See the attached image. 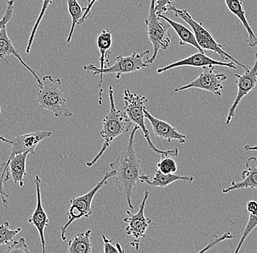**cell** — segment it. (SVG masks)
Masks as SVG:
<instances>
[{
	"mask_svg": "<svg viewBox=\"0 0 257 253\" xmlns=\"http://www.w3.org/2000/svg\"><path fill=\"white\" fill-rule=\"evenodd\" d=\"M139 127L136 126L130 133L127 145L123 147L117 155L110 167L115 173V183L117 188L126 197L128 207L134 209L132 201L133 189L138 182L146 183L150 180V176L145 174L141 166V160L137 157L135 150V137Z\"/></svg>",
	"mask_w": 257,
	"mask_h": 253,
	"instance_id": "cell-1",
	"label": "cell"
},
{
	"mask_svg": "<svg viewBox=\"0 0 257 253\" xmlns=\"http://www.w3.org/2000/svg\"><path fill=\"white\" fill-rule=\"evenodd\" d=\"M108 95L110 110L102 121V127L100 131V136L104 139L103 145L94 158L86 163L88 167L94 166L100 159L118 136L128 132L133 123L125 112L117 110L112 86H109Z\"/></svg>",
	"mask_w": 257,
	"mask_h": 253,
	"instance_id": "cell-2",
	"label": "cell"
},
{
	"mask_svg": "<svg viewBox=\"0 0 257 253\" xmlns=\"http://www.w3.org/2000/svg\"><path fill=\"white\" fill-rule=\"evenodd\" d=\"M42 85L37 86V100L40 108L51 112L56 118L64 117L70 118L73 113L67 107V100L60 89L62 81L51 75H46L41 78Z\"/></svg>",
	"mask_w": 257,
	"mask_h": 253,
	"instance_id": "cell-3",
	"label": "cell"
},
{
	"mask_svg": "<svg viewBox=\"0 0 257 253\" xmlns=\"http://www.w3.org/2000/svg\"><path fill=\"white\" fill-rule=\"evenodd\" d=\"M148 99L141 94L132 93L128 89L123 91V102H124V112L128 115L132 122L138 126L144 133L145 138L147 141L149 148L154 153L163 156L177 157L179 153V150L177 147L169 150H161L157 148L153 143L150 137L149 129L145 124V109L148 102Z\"/></svg>",
	"mask_w": 257,
	"mask_h": 253,
	"instance_id": "cell-4",
	"label": "cell"
},
{
	"mask_svg": "<svg viewBox=\"0 0 257 253\" xmlns=\"http://www.w3.org/2000/svg\"><path fill=\"white\" fill-rule=\"evenodd\" d=\"M151 51L149 50L143 51L141 53H133L132 55L128 57H123V56H118L116 58L115 64L112 66H109L104 69H99L94 65H85L83 67L84 70L91 72L94 75H99V81L98 83L99 86V104H102V94H103V89H102V81H103V75L105 74H114L115 78L119 80L120 77L124 74L135 73V72L139 71L142 69L146 68L149 65L146 64L144 61V57L149 55Z\"/></svg>",
	"mask_w": 257,
	"mask_h": 253,
	"instance_id": "cell-5",
	"label": "cell"
},
{
	"mask_svg": "<svg viewBox=\"0 0 257 253\" xmlns=\"http://www.w3.org/2000/svg\"><path fill=\"white\" fill-rule=\"evenodd\" d=\"M170 11H173L176 17L182 19L184 22H186L191 29L192 30L193 33L195 36L196 41L198 43L202 50H208V51H213L218 54L224 62H228L230 60L231 62H234L237 66L243 69L245 71L249 70L250 67L248 66L243 65L237 60L235 58L232 57L230 54L222 49L221 44L217 43L216 40L213 38V35L209 32L206 28L203 26V24L201 22H197L193 19L191 14H189L187 10L178 9L175 7L174 6H172L170 9Z\"/></svg>",
	"mask_w": 257,
	"mask_h": 253,
	"instance_id": "cell-6",
	"label": "cell"
},
{
	"mask_svg": "<svg viewBox=\"0 0 257 253\" xmlns=\"http://www.w3.org/2000/svg\"><path fill=\"white\" fill-rule=\"evenodd\" d=\"M115 176V173L113 171L106 172L104 173L103 178L97 182L95 186L90 190L88 193L83 196L75 197L70 200V206L67 213L68 220L61 228V238L62 241H66L67 239L66 233H67V229L74 221L80 220L81 218H88L93 214L91 204L94 196L97 192L107 184V180Z\"/></svg>",
	"mask_w": 257,
	"mask_h": 253,
	"instance_id": "cell-7",
	"label": "cell"
},
{
	"mask_svg": "<svg viewBox=\"0 0 257 253\" xmlns=\"http://www.w3.org/2000/svg\"><path fill=\"white\" fill-rule=\"evenodd\" d=\"M145 22L147 27L146 35L154 48L152 57L148 58L145 62L148 65H152L157 59L160 50L167 51L170 48L172 42L171 35L168 30L171 27L170 25H165L160 20L155 11V0L150 1L149 17Z\"/></svg>",
	"mask_w": 257,
	"mask_h": 253,
	"instance_id": "cell-8",
	"label": "cell"
},
{
	"mask_svg": "<svg viewBox=\"0 0 257 253\" xmlns=\"http://www.w3.org/2000/svg\"><path fill=\"white\" fill-rule=\"evenodd\" d=\"M149 197V192L146 190L138 212L136 214H132L130 211L127 210L126 212L128 217L123 218V222L128 223L127 226L125 228L126 233L128 236L133 238V241L130 242V245L137 251L139 250L141 241L146 238L147 229L152 222V219L146 217L144 214L145 207Z\"/></svg>",
	"mask_w": 257,
	"mask_h": 253,
	"instance_id": "cell-9",
	"label": "cell"
},
{
	"mask_svg": "<svg viewBox=\"0 0 257 253\" xmlns=\"http://www.w3.org/2000/svg\"><path fill=\"white\" fill-rule=\"evenodd\" d=\"M215 69L216 67L204 69V71L197 78L185 86L176 88L175 92L198 89L212 93L217 97H221L222 90L224 89L223 83L227 79V76L224 73H215Z\"/></svg>",
	"mask_w": 257,
	"mask_h": 253,
	"instance_id": "cell-10",
	"label": "cell"
},
{
	"mask_svg": "<svg viewBox=\"0 0 257 253\" xmlns=\"http://www.w3.org/2000/svg\"><path fill=\"white\" fill-rule=\"evenodd\" d=\"M236 78L235 83L237 86V94L235 98L233 101L232 105L229 107L226 116V125H229L233 118L235 115L236 110L238 107L242 99L248 95L250 91L256 88L257 83V53L255 54V62L253 65L249 68V70L245 71V73L240 74H233Z\"/></svg>",
	"mask_w": 257,
	"mask_h": 253,
	"instance_id": "cell-11",
	"label": "cell"
},
{
	"mask_svg": "<svg viewBox=\"0 0 257 253\" xmlns=\"http://www.w3.org/2000/svg\"><path fill=\"white\" fill-rule=\"evenodd\" d=\"M181 67H201L203 69L212 67H225L232 69V70L237 69V65L234 62L217 61L216 59L208 57L205 53L198 51V53L192 54L184 59L173 62L165 67H161L157 70V74H162L172 70V69Z\"/></svg>",
	"mask_w": 257,
	"mask_h": 253,
	"instance_id": "cell-12",
	"label": "cell"
},
{
	"mask_svg": "<svg viewBox=\"0 0 257 253\" xmlns=\"http://www.w3.org/2000/svg\"><path fill=\"white\" fill-rule=\"evenodd\" d=\"M53 133L49 131H35L28 134L17 135L11 140V155L29 153L35 155V150L42 141L50 138Z\"/></svg>",
	"mask_w": 257,
	"mask_h": 253,
	"instance_id": "cell-13",
	"label": "cell"
},
{
	"mask_svg": "<svg viewBox=\"0 0 257 253\" xmlns=\"http://www.w3.org/2000/svg\"><path fill=\"white\" fill-rule=\"evenodd\" d=\"M35 188L37 193V205L35 211L32 213L31 217L28 219V222L36 228L39 233L40 242L43 253H46V243L45 238V228L49 225V218L47 213L43 208L41 196V180L38 175L35 177Z\"/></svg>",
	"mask_w": 257,
	"mask_h": 253,
	"instance_id": "cell-14",
	"label": "cell"
},
{
	"mask_svg": "<svg viewBox=\"0 0 257 253\" xmlns=\"http://www.w3.org/2000/svg\"><path fill=\"white\" fill-rule=\"evenodd\" d=\"M144 113L145 118H147L152 124L153 131L157 137L165 139L168 142L177 140L179 142V143H186V136L180 133L174 126H172L166 121H162V120L158 119V118L153 116L149 113L147 108L145 109Z\"/></svg>",
	"mask_w": 257,
	"mask_h": 253,
	"instance_id": "cell-15",
	"label": "cell"
},
{
	"mask_svg": "<svg viewBox=\"0 0 257 253\" xmlns=\"http://www.w3.org/2000/svg\"><path fill=\"white\" fill-rule=\"evenodd\" d=\"M257 158L256 156L249 157L245 163V169L242 171V180L240 182H232L231 185L222 190L223 193H228L232 190L240 189H257Z\"/></svg>",
	"mask_w": 257,
	"mask_h": 253,
	"instance_id": "cell-16",
	"label": "cell"
},
{
	"mask_svg": "<svg viewBox=\"0 0 257 253\" xmlns=\"http://www.w3.org/2000/svg\"><path fill=\"white\" fill-rule=\"evenodd\" d=\"M6 56H13L16 58L19 62H21L22 65L25 67L26 69L29 70L32 75L35 78V81L37 82V86H40L42 85L41 78L38 77L37 75L35 70L31 68L23 60L20 54H19L18 49H16L15 46H14V43H12L11 40L10 39L7 33V29L6 27L3 28L2 30V33L0 34V59H3L6 63H8V61L6 60Z\"/></svg>",
	"mask_w": 257,
	"mask_h": 253,
	"instance_id": "cell-17",
	"label": "cell"
},
{
	"mask_svg": "<svg viewBox=\"0 0 257 253\" xmlns=\"http://www.w3.org/2000/svg\"><path fill=\"white\" fill-rule=\"evenodd\" d=\"M226 8L232 14H234L240 20L247 33V43L251 48L257 46V37L253 33L250 25L245 17V12L242 8V3L240 0H224Z\"/></svg>",
	"mask_w": 257,
	"mask_h": 253,
	"instance_id": "cell-18",
	"label": "cell"
},
{
	"mask_svg": "<svg viewBox=\"0 0 257 253\" xmlns=\"http://www.w3.org/2000/svg\"><path fill=\"white\" fill-rule=\"evenodd\" d=\"M29 153H19L14 155H10L8 158L9 162V172L11 178L14 183L17 184L21 188H24V178L27 174L26 163Z\"/></svg>",
	"mask_w": 257,
	"mask_h": 253,
	"instance_id": "cell-19",
	"label": "cell"
},
{
	"mask_svg": "<svg viewBox=\"0 0 257 253\" xmlns=\"http://www.w3.org/2000/svg\"><path fill=\"white\" fill-rule=\"evenodd\" d=\"M158 17L162 19V20L165 21L174 30L178 38H179L180 46H185L189 45V46H192L193 47L198 50V51H200V52L205 53L204 52V50L201 49L200 46H199L198 43L196 41L194 34L190 30H189L187 27L181 25V24L178 23V22L172 20L171 19L166 17L164 14L159 15Z\"/></svg>",
	"mask_w": 257,
	"mask_h": 253,
	"instance_id": "cell-20",
	"label": "cell"
},
{
	"mask_svg": "<svg viewBox=\"0 0 257 253\" xmlns=\"http://www.w3.org/2000/svg\"><path fill=\"white\" fill-rule=\"evenodd\" d=\"M112 43V34L110 30H102L96 41L100 57L99 58V69L110 66V54Z\"/></svg>",
	"mask_w": 257,
	"mask_h": 253,
	"instance_id": "cell-21",
	"label": "cell"
},
{
	"mask_svg": "<svg viewBox=\"0 0 257 253\" xmlns=\"http://www.w3.org/2000/svg\"><path fill=\"white\" fill-rule=\"evenodd\" d=\"M91 233H92V230L88 229L86 231L77 233L73 238L69 241L67 252H92L93 244L91 240Z\"/></svg>",
	"mask_w": 257,
	"mask_h": 253,
	"instance_id": "cell-22",
	"label": "cell"
},
{
	"mask_svg": "<svg viewBox=\"0 0 257 253\" xmlns=\"http://www.w3.org/2000/svg\"><path fill=\"white\" fill-rule=\"evenodd\" d=\"M184 181V182L192 183L194 181V177L192 176L178 175L176 174H165L157 169L155 171L152 180L146 181V184L150 185L152 188H165L168 185H171L176 181Z\"/></svg>",
	"mask_w": 257,
	"mask_h": 253,
	"instance_id": "cell-23",
	"label": "cell"
},
{
	"mask_svg": "<svg viewBox=\"0 0 257 253\" xmlns=\"http://www.w3.org/2000/svg\"><path fill=\"white\" fill-rule=\"evenodd\" d=\"M67 7H68L70 17H71L72 25L66 43H70L74 32H75V27L76 25H79L80 20L84 15L86 7L82 8L78 3V0H67Z\"/></svg>",
	"mask_w": 257,
	"mask_h": 253,
	"instance_id": "cell-24",
	"label": "cell"
},
{
	"mask_svg": "<svg viewBox=\"0 0 257 253\" xmlns=\"http://www.w3.org/2000/svg\"><path fill=\"white\" fill-rule=\"evenodd\" d=\"M11 180V175L9 172V162L2 163L0 164V196H1L3 205L6 209L8 207V198L9 195L5 190L4 183Z\"/></svg>",
	"mask_w": 257,
	"mask_h": 253,
	"instance_id": "cell-25",
	"label": "cell"
},
{
	"mask_svg": "<svg viewBox=\"0 0 257 253\" xmlns=\"http://www.w3.org/2000/svg\"><path fill=\"white\" fill-rule=\"evenodd\" d=\"M54 1V0H41V10H40L39 16H38V19H37L36 22H35V25L33 26V28H32L30 38H29L28 43H27V49H26V53H27V54H30V51H31L32 44H33L34 40H35V35H36L37 32H38L40 22L43 20L45 14H46L48 6L52 4Z\"/></svg>",
	"mask_w": 257,
	"mask_h": 253,
	"instance_id": "cell-26",
	"label": "cell"
},
{
	"mask_svg": "<svg viewBox=\"0 0 257 253\" xmlns=\"http://www.w3.org/2000/svg\"><path fill=\"white\" fill-rule=\"evenodd\" d=\"M22 231V228L11 229L9 222L6 221L0 224V245H8L14 240V237Z\"/></svg>",
	"mask_w": 257,
	"mask_h": 253,
	"instance_id": "cell-27",
	"label": "cell"
},
{
	"mask_svg": "<svg viewBox=\"0 0 257 253\" xmlns=\"http://www.w3.org/2000/svg\"><path fill=\"white\" fill-rule=\"evenodd\" d=\"M257 226V212L254 214H251L249 213L248 220L247 222L246 225H245V228H244L243 232H242V236L240 238L238 244L237 245L234 252H239L241 247H242V244L245 242L246 240L247 237L249 236L250 233L253 231V229L256 228Z\"/></svg>",
	"mask_w": 257,
	"mask_h": 253,
	"instance_id": "cell-28",
	"label": "cell"
},
{
	"mask_svg": "<svg viewBox=\"0 0 257 253\" xmlns=\"http://www.w3.org/2000/svg\"><path fill=\"white\" fill-rule=\"evenodd\" d=\"M172 156L161 155L160 162L157 163V169L165 174H175L178 169L176 161Z\"/></svg>",
	"mask_w": 257,
	"mask_h": 253,
	"instance_id": "cell-29",
	"label": "cell"
},
{
	"mask_svg": "<svg viewBox=\"0 0 257 253\" xmlns=\"http://www.w3.org/2000/svg\"><path fill=\"white\" fill-rule=\"evenodd\" d=\"M235 238V236L232 235L231 232H225L223 234L221 235H213L210 237V240H209L208 244L204 247L203 249H201L200 251V253L207 252L209 249L211 248L214 247L215 246L227 239H232V238Z\"/></svg>",
	"mask_w": 257,
	"mask_h": 253,
	"instance_id": "cell-30",
	"label": "cell"
},
{
	"mask_svg": "<svg viewBox=\"0 0 257 253\" xmlns=\"http://www.w3.org/2000/svg\"><path fill=\"white\" fill-rule=\"evenodd\" d=\"M6 252L8 253H30L28 246L26 243V240L24 238H19L17 241H13L8 244V249H6Z\"/></svg>",
	"mask_w": 257,
	"mask_h": 253,
	"instance_id": "cell-31",
	"label": "cell"
},
{
	"mask_svg": "<svg viewBox=\"0 0 257 253\" xmlns=\"http://www.w3.org/2000/svg\"><path fill=\"white\" fill-rule=\"evenodd\" d=\"M14 3H15L14 0H9V1H8L6 12H5L4 15H3V18L0 20V34H1L3 28L6 27L8 24L11 22V19H12L14 11Z\"/></svg>",
	"mask_w": 257,
	"mask_h": 253,
	"instance_id": "cell-32",
	"label": "cell"
},
{
	"mask_svg": "<svg viewBox=\"0 0 257 253\" xmlns=\"http://www.w3.org/2000/svg\"><path fill=\"white\" fill-rule=\"evenodd\" d=\"M174 0H155V11L157 16L170 11V8L173 6Z\"/></svg>",
	"mask_w": 257,
	"mask_h": 253,
	"instance_id": "cell-33",
	"label": "cell"
},
{
	"mask_svg": "<svg viewBox=\"0 0 257 253\" xmlns=\"http://www.w3.org/2000/svg\"><path fill=\"white\" fill-rule=\"evenodd\" d=\"M102 238L103 240L104 252H118L116 245L114 246L112 244V239H109L106 237L105 235H102Z\"/></svg>",
	"mask_w": 257,
	"mask_h": 253,
	"instance_id": "cell-34",
	"label": "cell"
},
{
	"mask_svg": "<svg viewBox=\"0 0 257 253\" xmlns=\"http://www.w3.org/2000/svg\"><path fill=\"white\" fill-rule=\"evenodd\" d=\"M98 1H99V0H94L93 3H91V6H88V7H86V11H85L84 13V15H83V18H82L81 20H80L79 25H83V24L84 23L86 20H87L88 18L90 17V15H91V9H92L94 5L96 3H97Z\"/></svg>",
	"mask_w": 257,
	"mask_h": 253,
	"instance_id": "cell-35",
	"label": "cell"
},
{
	"mask_svg": "<svg viewBox=\"0 0 257 253\" xmlns=\"http://www.w3.org/2000/svg\"><path fill=\"white\" fill-rule=\"evenodd\" d=\"M247 210L249 213L254 214L257 212V201H249L247 202Z\"/></svg>",
	"mask_w": 257,
	"mask_h": 253,
	"instance_id": "cell-36",
	"label": "cell"
},
{
	"mask_svg": "<svg viewBox=\"0 0 257 253\" xmlns=\"http://www.w3.org/2000/svg\"><path fill=\"white\" fill-rule=\"evenodd\" d=\"M244 150L245 151H257V145H253V146H251L250 145H246L244 146Z\"/></svg>",
	"mask_w": 257,
	"mask_h": 253,
	"instance_id": "cell-37",
	"label": "cell"
},
{
	"mask_svg": "<svg viewBox=\"0 0 257 253\" xmlns=\"http://www.w3.org/2000/svg\"><path fill=\"white\" fill-rule=\"evenodd\" d=\"M1 110L2 107L1 105H0V114H1ZM0 141H3V142H6V143L10 144L11 145V140H9V139H7L5 138V137H2V136H0Z\"/></svg>",
	"mask_w": 257,
	"mask_h": 253,
	"instance_id": "cell-38",
	"label": "cell"
},
{
	"mask_svg": "<svg viewBox=\"0 0 257 253\" xmlns=\"http://www.w3.org/2000/svg\"><path fill=\"white\" fill-rule=\"evenodd\" d=\"M116 246L117 249H118V252H125L124 249H123V247H122L121 245H120L119 243H116Z\"/></svg>",
	"mask_w": 257,
	"mask_h": 253,
	"instance_id": "cell-39",
	"label": "cell"
},
{
	"mask_svg": "<svg viewBox=\"0 0 257 253\" xmlns=\"http://www.w3.org/2000/svg\"><path fill=\"white\" fill-rule=\"evenodd\" d=\"M87 1H88V6H86V7H88V6H91V3H93V1H94V0H87Z\"/></svg>",
	"mask_w": 257,
	"mask_h": 253,
	"instance_id": "cell-40",
	"label": "cell"
},
{
	"mask_svg": "<svg viewBox=\"0 0 257 253\" xmlns=\"http://www.w3.org/2000/svg\"><path fill=\"white\" fill-rule=\"evenodd\" d=\"M244 0H240L241 3H243Z\"/></svg>",
	"mask_w": 257,
	"mask_h": 253,
	"instance_id": "cell-41",
	"label": "cell"
}]
</instances>
